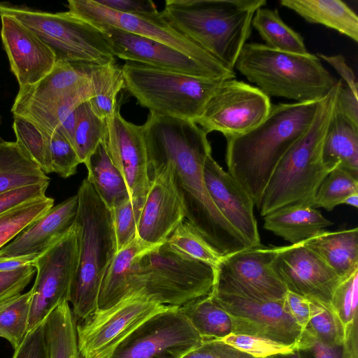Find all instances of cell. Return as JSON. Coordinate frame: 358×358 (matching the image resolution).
<instances>
[{
    "instance_id": "obj_14",
    "label": "cell",
    "mask_w": 358,
    "mask_h": 358,
    "mask_svg": "<svg viewBox=\"0 0 358 358\" xmlns=\"http://www.w3.org/2000/svg\"><path fill=\"white\" fill-rule=\"evenodd\" d=\"M274 247L249 248L222 257L213 292L255 301L283 300L287 292L273 268Z\"/></svg>"
},
{
    "instance_id": "obj_5",
    "label": "cell",
    "mask_w": 358,
    "mask_h": 358,
    "mask_svg": "<svg viewBox=\"0 0 358 358\" xmlns=\"http://www.w3.org/2000/svg\"><path fill=\"white\" fill-rule=\"evenodd\" d=\"M234 69L268 97L296 102L319 101L337 83L317 56L282 52L258 43L245 44Z\"/></svg>"
},
{
    "instance_id": "obj_3",
    "label": "cell",
    "mask_w": 358,
    "mask_h": 358,
    "mask_svg": "<svg viewBox=\"0 0 358 358\" xmlns=\"http://www.w3.org/2000/svg\"><path fill=\"white\" fill-rule=\"evenodd\" d=\"M266 4V0H167L161 13L173 29L234 71L253 16Z\"/></svg>"
},
{
    "instance_id": "obj_41",
    "label": "cell",
    "mask_w": 358,
    "mask_h": 358,
    "mask_svg": "<svg viewBox=\"0 0 358 358\" xmlns=\"http://www.w3.org/2000/svg\"><path fill=\"white\" fill-rule=\"evenodd\" d=\"M16 142L45 173H52L48 140L43 131L30 121L13 116Z\"/></svg>"
},
{
    "instance_id": "obj_21",
    "label": "cell",
    "mask_w": 358,
    "mask_h": 358,
    "mask_svg": "<svg viewBox=\"0 0 358 358\" xmlns=\"http://www.w3.org/2000/svg\"><path fill=\"white\" fill-rule=\"evenodd\" d=\"M115 57L183 74L215 80L222 75L185 54L160 42L120 29L101 28Z\"/></svg>"
},
{
    "instance_id": "obj_8",
    "label": "cell",
    "mask_w": 358,
    "mask_h": 358,
    "mask_svg": "<svg viewBox=\"0 0 358 358\" xmlns=\"http://www.w3.org/2000/svg\"><path fill=\"white\" fill-rule=\"evenodd\" d=\"M124 89L150 112L194 122L224 80L209 79L126 62Z\"/></svg>"
},
{
    "instance_id": "obj_29",
    "label": "cell",
    "mask_w": 358,
    "mask_h": 358,
    "mask_svg": "<svg viewBox=\"0 0 358 358\" xmlns=\"http://www.w3.org/2000/svg\"><path fill=\"white\" fill-rule=\"evenodd\" d=\"M84 164L87 169V180L110 210L130 199L123 176L113 164L102 143Z\"/></svg>"
},
{
    "instance_id": "obj_30",
    "label": "cell",
    "mask_w": 358,
    "mask_h": 358,
    "mask_svg": "<svg viewBox=\"0 0 358 358\" xmlns=\"http://www.w3.org/2000/svg\"><path fill=\"white\" fill-rule=\"evenodd\" d=\"M153 247L136 236L131 243L115 253L101 283L97 309L108 308L127 295V276L133 263L137 257Z\"/></svg>"
},
{
    "instance_id": "obj_49",
    "label": "cell",
    "mask_w": 358,
    "mask_h": 358,
    "mask_svg": "<svg viewBox=\"0 0 358 358\" xmlns=\"http://www.w3.org/2000/svg\"><path fill=\"white\" fill-rule=\"evenodd\" d=\"M182 358H255L221 340H203Z\"/></svg>"
},
{
    "instance_id": "obj_45",
    "label": "cell",
    "mask_w": 358,
    "mask_h": 358,
    "mask_svg": "<svg viewBox=\"0 0 358 358\" xmlns=\"http://www.w3.org/2000/svg\"><path fill=\"white\" fill-rule=\"evenodd\" d=\"M357 303L358 270L341 280L333 294L330 306L345 327L358 317Z\"/></svg>"
},
{
    "instance_id": "obj_55",
    "label": "cell",
    "mask_w": 358,
    "mask_h": 358,
    "mask_svg": "<svg viewBox=\"0 0 358 358\" xmlns=\"http://www.w3.org/2000/svg\"><path fill=\"white\" fill-rule=\"evenodd\" d=\"M317 56L329 64L341 76L345 85L358 97V83L354 71L348 65L341 55H327L317 53Z\"/></svg>"
},
{
    "instance_id": "obj_22",
    "label": "cell",
    "mask_w": 358,
    "mask_h": 358,
    "mask_svg": "<svg viewBox=\"0 0 358 358\" xmlns=\"http://www.w3.org/2000/svg\"><path fill=\"white\" fill-rule=\"evenodd\" d=\"M0 17L3 46L19 88L37 83L54 68L57 62L54 52L14 17L0 15Z\"/></svg>"
},
{
    "instance_id": "obj_47",
    "label": "cell",
    "mask_w": 358,
    "mask_h": 358,
    "mask_svg": "<svg viewBox=\"0 0 358 358\" xmlns=\"http://www.w3.org/2000/svg\"><path fill=\"white\" fill-rule=\"evenodd\" d=\"M294 347L299 358H344L343 345L326 344L307 328L303 329Z\"/></svg>"
},
{
    "instance_id": "obj_43",
    "label": "cell",
    "mask_w": 358,
    "mask_h": 358,
    "mask_svg": "<svg viewBox=\"0 0 358 358\" xmlns=\"http://www.w3.org/2000/svg\"><path fill=\"white\" fill-rule=\"evenodd\" d=\"M43 131L48 140L52 173L64 178L74 175L81 163L72 145L59 129Z\"/></svg>"
},
{
    "instance_id": "obj_16",
    "label": "cell",
    "mask_w": 358,
    "mask_h": 358,
    "mask_svg": "<svg viewBox=\"0 0 358 358\" xmlns=\"http://www.w3.org/2000/svg\"><path fill=\"white\" fill-rule=\"evenodd\" d=\"M203 341L180 308L170 307L137 327L110 358H182Z\"/></svg>"
},
{
    "instance_id": "obj_20",
    "label": "cell",
    "mask_w": 358,
    "mask_h": 358,
    "mask_svg": "<svg viewBox=\"0 0 358 358\" xmlns=\"http://www.w3.org/2000/svg\"><path fill=\"white\" fill-rule=\"evenodd\" d=\"M274 250L273 268L287 291L330 305L341 281L330 266L301 243Z\"/></svg>"
},
{
    "instance_id": "obj_44",
    "label": "cell",
    "mask_w": 358,
    "mask_h": 358,
    "mask_svg": "<svg viewBox=\"0 0 358 358\" xmlns=\"http://www.w3.org/2000/svg\"><path fill=\"white\" fill-rule=\"evenodd\" d=\"M221 341L255 358L287 355L295 350V344L286 345L268 338L245 334L231 333Z\"/></svg>"
},
{
    "instance_id": "obj_13",
    "label": "cell",
    "mask_w": 358,
    "mask_h": 358,
    "mask_svg": "<svg viewBox=\"0 0 358 358\" xmlns=\"http://www.w3.org/2000/svg\"><path fill=\"white\" fill-rule=\"evenodd\" d=\"M80 232L76 220L69 231L33 263L36 276L30 289L27 333L41 324L59 303L69 301L78 264Z\"/></svg>"
},
{
    "instance_id": "obj_53",
    "label": "cell",
    "mask_w": 358,
    "mask_h": 358,
    "mask_svg": "<svg viewBox=\"0 0 358 358\" xmlns=\"http://www.w3.org/2000/svg\"><path fill=\"white\" fill-rule=\"evenodd\" d=\"M283 301L286 310L301 329H304L310 318V300L287 291Z\"/></svg>"
},
{
    "instance_id": "obj_56",
    "label": "cell",
    "mask_w": 358,
    "mask_h": 358,
    "mask_svg": "<svg viewBox=\"0 0 358 358\" xmlns=\"http://www.w3.org/2000/svg\"><path fill=\"white\" fill-rule=\"evenodd\" d=\"M358 317L345 327L343 343L344 358H358Z\"/></svg>"
},
{
    "instance_id": "obj_38",
    "label": "cell",
    "mask_w": 358,
    "mask_h": 358,
    "mask_svg": "<svg viewBox=\"0 0 358 358\" xmlns=\"http://www.w3.org/2000/svg\"><path fill=\"white\" fill-rule=\"evenodd\" d=\"M54 206L46 195L25 202L0 215V249L14 239L25 227Z\"/></svg>"
},
{
    "instance_id": "obj_28",
    "label": "cell",
    "mask_w": 358,
    "mask_h": 358,
    "mask_svg": "<svg viewBox=\"0 0 358 358\" xmlns=\"http://www.w3.org/2000/svg\"><path fill=\"white\" fill-rule=\"evenodd\" d=\"M280 3L309 23L324 25L358 42L357 15L343 1L281 0Z\"/></svg>"
},
{
    "instance_id": "obj_33",
    "label": "cell",
    "mask_w": 358,
    "mask_h": 358,
    "mask_svg": "<svg viewBox=\"0 0 358 358\" xmlns=\"http://www.w3.org/2000/svg\"><path fill=\"white\" fill-rule=\"evenodd\" d=\"M180 309L203 340H221L232 332L230 316L212 293Z\"/></svg>"
},
{
    "instance_id": "obj_52",
    "label": "cell",
    "mask_w": 358,
    "mask_h": 358,
    "mask_svg": "<svg viewBox=\"0 0 358 358\" xmlns=\"http://www.w3.org/2000/svg\"><path fill=\"white\" fill-rule=\"evenodd\" d=\"M97 1L117 12L140 16L153 15L159 13L151 0H99Z\"/></svg>"
},
{
    "instance_id": "obj_40",
    "label": "cell",
    "mask_w": 358,
    "mask_h": 358,
    "mask_svg": "<svg viewBox=\"0 0 358 358\" xmlns=\"http://www.w3.org/2000/svg\"><path fill=\"white\" fill-rule=\"evenodd\" d=\"M357 193L358 178L336 167L327 174L320 185L314 208H323L331 211L342 204L348 196Z\"/></svg>"
},
{
    "instance_id": "obj_51",
    "label": "cell",
    "mask_w": 358,
    "mask_h": 358,
    "mask_svg": "<svg viewBox=\"0 0 358 358\" xmlns=\"http://www.w3.org/2000/svg\"><path fill=\"white\" fill-rule=\"evenodd\" d=\"M13 358H49L43 322L26 334L14 350Z\"/></svg>"
},
{
    "instance_id": "obj_27",
    "label": "cell",
    "mask_w": 358,
    "mask_h": 358,
    "mask_svg": "<svg viewBox=\"0 0 358 358\" xmlns=\"http://www.w3.org/2000/svg\"><path fill=\"white\" fill-rule=\"evenodd\" d=\"M264 217V228L289 242L301 243L332 225L316 208L289 206L279 208Z\"/></svg>"
},
{
    "instance_id": "obj_50",
    "label": "cell",
    "mask_w": 358,
    "mask_h": 358,
    "mask_svg": "<svg viewBox=\"0 0 358 358\" xmlns=\"http://www.w3.org/2000/svg\"><path fill=\"white\" fill-rule=\"evenodd\" d=\"M49 183L31 185L0 194V215L32 199L45 196Z\"/></svg>"
},
{
    "instance_id": "obj_10",
    "label": "cell",
    "mask_w": 358,
    "mask_h": 358,
    "mask_svg": "<svg viewBox=\"0 0 358 358\" xmlns=\"http://www.w3.org/2000/svg\"><path fill=\"white\" fill-rule=\"evenodd\" d=\"M94 65L57 62L37 83L20 87L11 108L13 116L23 117L48 130L93 96L91 78Z\"/></svg>"
},
{
    "instance_id": "obj_9",
    "label": "cell",
    "mask_w": 358,
    "mask_h": 358,
    "mask_svg": "<svg viewBox=\"0 0 358 358\" xmlns=\"http://www.w3.org/2000/svg\"><path fill=\"white\" fill-rule=\"evenodd\" d=\"M0 15L14 17L54 52L57 62L105 65L115 62L106 34L69 11L50 13L0 2Z\"/></svg>"
},
{
    "instance_id": "obj_61",
    "label": "cell",
    "mask_w": 358,
    "mask_h": 358,
    "mask_svg": "<svg viewBox=\"0 0 358 358\" xmlns=\"http://www.w3.org/2000/svg\"><path fill=\"white\" fill-rule=\"evenodd\" d=\"M266 358H277V357L275 355H274V356L268 357Z\"/></svg>"
},
{
    "instance_id": "obj_24",
    "label": "cell",
    "mask_w": 358,
    "mask_h": 358,
    "mask_svg": "<svg viewBox=\"0 0 358 358\" xmlns=\"http://www.w3.org/2000/svg\"><path fill=\"white\" fill-rule=\"evenodd\" d=\"M78 209L77 194L53 206L0 249V257L41 255L69 231Z\"/></svg>"
},
{
    "instance_id": "obj_12",
    "label": "cell",
    "mask_w": 358,
    "mask_h": 358,
    "mask_svg": "<svg viewBox=\"0 0 358 358\" xmlns=\"http://www.w3.org/2000/svg\"><path fill=\"white\" fill-rule=\"evenodd\" d=\"M170 308L131 293L115 305L97 309L77 323L78 349L83 358H110L117 347L152 315Z\"/></svg>"
},
{
    "instance_id": "obj_1",
    "label": "cell",
    "mask_w": 358,
    "mask_h": 358,
    "mask_svg": "<svg viewBox=\"0 0 358 358\" xmlns=\"http://www.w3.org/2000/svg\"><path fill=\"white\" fill-rule=\"evenodd\" d=\"M149 167L170 162L189 222L221 257L252 248L212 201L203 176L211 155L207 134L194 122L150 112L142 125Z\"/></svg>"
},
{
    "instance_id": "obj_58",
    "label": "cell",
    "mask_w": 358,
    "mask_h": 358,
    "mask_svg": "<svg viewBox=\"0 0 358 358\" xmlns=\"http://www.w3.org/2000/svg\"><path fill=\"white\" fill-rule=\"evenodd\" d=\"M342 204H347L355 208L358 207V193L353 194L348 196L343 201Z\"/></svg>"
},
{
    "instance_id": "obj_37",
    "label": "cell",
    "mask_w": 358,
    "mask_h": 358,
    "mask_svg": "<svg viewBox=\"0 0 358 358\" xmlns=\"http://www.w3.org/2000/svg\"><path fill=\"white\" fill-rule=\"evenodd\" d=\"M31 297L29 290L0 302V337L14 350L27 334Z\"/></svg>"
},
{
    "instance_id": "obj_17",
    "label": "cell",
    "mask_w": 358,
    "mask_h": 358,
    "mask_svg": "<svg viewBox=\"0 0 358 358\" xmlns=\"http://www.w3.org/2000/svg\"><path fill=\"white\" fill-rule=\"evenodd\" d=\"M103 141L111 161L122 175L132 203L143 207L151 178L142 125L126 120L118 103L105 120Z\"/></svg>"
},
{
    "instance_id": "obj_19",
    "label": "cell",
    "mask_w": 358,
    "mask_h": 358,
    "mask_svg": "<svg viewBox=\"0 0 358 358\" xmlns=\"http://www.w3.org/2000/svg\"><path fill=\"white\" fill-rule=\"evenodd\" d=\"M217 303L230 316L232 334L268 338L294 345L303 329L286 310L283 300L255 301L214 293Z\"/></svg>"
},
{
    "instance_id": "obj_36",
    "label": "cell",
    "mask_w": 358,
    "mask_h": 358,
    "mask_svg": "<svg viewBox=\"0 0 358 358\" xmlns=\"http://www.w3.org/2000/svg\"><path fill=\"white\" fill-rule=\"evenodd\" d=\"M106 120L92 110L88 101L76 108V122L71 145L80 163L85 164L98 145L103 143Z\"/></svg>"
},
{
    "instance_id": "obj_2",
    "label": "cell",
    "mask_w": 358,
    "mask_h": 358,
    "mask_svg": "<svg viewBox=\"0 0 358 358\" xmlns=\"http://www.w3.org/2000/svg\"><path fill=\"white\" fill-rule=\"evenodd\" d=\"M322 99L271 105L259 124L227 139V172L255 206L280 159L313 123Z\"/></svg>"
},
{
    "instance_id": "obj_35",
    "label": "cell",
    "mask_w": 358,
    "mask_h": 358,
    "mask_svg": "<svg viewBox=\"0 0 358 358\" xmlns=\"http://www.w3.org/2000/svg\"><path fill=\"white\" fill-rule=\"evenodd\" d=\"M91 78L94 92L88 101L93 112L101 119L106 120L117 104V94L124 89L122 68L115 62L94 65Z\"/></svg>"
},
{
    "instance_id": "obj_26",
    "label": "cell",
    "mask_w": 358,
    "mask_h": 358,
    "mask_svg": "<svg viewBox=\"0 0 358 358\" xmlns=\"http://www.w3.org/2000/svg\"><path fill=\"white\" fill-rule=\"evenodd\" d=\"M322 156L330 171L338 167L358 178V125L336 107L324 136Z\"/></svg>"
},
{
    "instance_id": "obj_32",
    "label": "cell",
    "mask_w": 358,
    "mask_h": 358,
    "mask_svg": "<svg viewBox=\"0 0 358 358\" xmlns=\"http://www.w3.org/2000/svg\"><path fill=\"white\" fill-rule=\"evenodd\" d=\"M43 329L49 358H83L78 345L77 321L68 301L50 312Z\"/></svg>"
},
{
    "instance_id": "obj_34",
    "label": "cell",
    "mask_w": 358,
    "mask_h": 358,
    "mask_svg": "<svg viewBox=\"0 0 358 358\" xmlns=\"http://www.w3.org/2000/svg\"><path fill=\"white\" fill-rule=\"evenodd\" d=\"M252 27L272 49L299 55L309 53L302 36L282 21L277 9L259 8L253 16Z\"/></svg>"
},
{
    "instance_id": "obj_18",
    "label": "cell",
    "mask_w": 358,
    "mask_h": 358,
    "mask_svg": "<svg viewBox=\"0 0 358 358\" xmlns=\"http://www.w3.org/2000/svg\"><path fill=\"white\" fill-rule=\"evenodd\" d=\"M151 182L137 226V237L150 246L166 242L186 218L183 198L178 189L171 163L150 167Z\"/></svg>"
},
{
    "instance_id": "obj_7",
    "label": "cell",
    "mask_w": 358,
    "mask_h": 358,
    "mask_svg": "<svg viewBox=\"0 0 358 358\" xmlns=\"http://www.w3.org/2000/svg\"><path fill=\"white\" fill-rule=\"evenodd\" d=\"M214 281L212 266L164 242L136 257L127 276L125 296L139 293L159 304L180 308L211 294Z\"/></svg>"
},
{
    "instance_id": "obj_31",
    "label": "cell",
    "mask_w": 358,
    "mask_h": 358,
    "mask_svg": "<svg viewBox=\"0 0 358 358\" xmlns=\"http://www.w3.org/2000/svg\"><path fill=\"white\" fill-rule=\"evenodd\" d=\"M50 180L16 141L0 145V194L21 187L50 183Z\"/></svg>"
},
{
    "instance_id": "obj_60",
    "label": "cell",
    "mask_w": 358,
    "mask_h": 358,
    "mask_svg": "<svg viewBox=\"0 0 358 358\" xmlns=\"http://www.w3.org/2000/svg\"><path fill=\"white\" fill-rule=\"evenodd\" d=\"M1 123H2V117H1V115H0V126L1 125ZM5 142H6V141L0 136V145L4 143Z\"/></svg>"
},
{
    "instance_id": "obj_11",
    "label": "cell",
    "mask_w": 358,
    "mask_h": 358,
    "mask_svg": "<svg viewBox=\"0 0 358 358\" xmlns=\"http://www.w3.org/2000/svg\"><path fill=\"white\" fill-rule=\"evenodd\" d=\"M69 12L99 29L113 27L150 38L185 54L214 70L226 79L236 77L234 71L221 64L204 49L173 29L161 12L148 16L117 12L96 0H69Z\"/></svg>"
},
{
    "instance_id": "obj_15",
    "label": "cell",
    "mask_w": 358,
    "mask_h": 358,
    "mask_svg": "<svg viewBox=\"0 0 358 358\" xmlns=\"http://www.w3.org/2000/svg\"><path fill=\"white\" fill-rule=\"evenodd\" d=\"M270 97L257 87L235 78L224 80L194 121L207 134L221 132L226 139L243 134L268 115Z\"/></svg>"
},
{
    "instance_id": "obj_4",
    "label": "cell",
    "mask_w": 358,
    "mask_h": 358,
    "mask_svg": "<svg viewBox=\"0 0 358 358\" xmlns=\"http://www.w3.org/2000/svg\"><path fill=\"white\" fill-rule=\"evenodd\" d=\"M338 87L337 80L334 88L321 100L308 129L275 168L256 205L262 217L289 206L314 208L318 187L331 171L323 163L322 152L335 107Z\"/></svg>"
},
{
    "instance_id": "obj_54",
    "label": "cell",
    "mask_w": 358,
    "mask_h": 358,
    "mask_svg": "<svg viewBox=\"0 0 358 358\" xmlns=\"http://www.w3.org/2000/svg\"><path fill=\"white\" fill-rule=\"evenodd\" d=\"M338 87L336 100V108L358 125V97L344 84L342 79L338 80Z\"/></svg>"
},
{
    "instance_id": "obj_48",
    "label": "cell",
    "mask_w": 358,
    "mask_h": 358,
    "mask_svg": "<svg viewBox=\"0 0 358 358\" xmlns=\"http://www.w3.org/2000/svg\"><path fill=\"white\" fill-rule=\"evenodd\" d=\"M36 273L33 265L0 272V302L22 294Z\"/></svg>"
},
{
    "instance_id": "obj_23",
    "label": "cell",
    "mask_w": 358,
    "mask_h": 358,
    "mask_svg": "<svg viewBox=\"0 0 358 358\" xmlns=\"http://www.w3.org/2000/svg\"><path fill=\"white\" fill-rule=\"evenodd\" d=\"M203 176L209 195L222 215L252 248L261 246L255 204L250 195L212 155L205 161Z\"/></svg>"
},
{
    "instance_id": "obj_46",
    "label": "cell",
    "mask_w": 358,
    "mask_h": 358,
    "mask_svg": "<svg viewBox=\"0 0 358 358\" xmlns=\"http://www.w3.org/2000/svg\"><path fill=\"white\" fill-rule=\"evenodd\" d=\"M142 207L127 199L111 210L113 225L116 240L117 252L129 243L137 234V226Z\"/></svg>"
},
{
    "instance_id": "obj_6",
    "label": "cell",
    "mask_w": 358,
    "mask_h": 358,
    "mask_svg": "<svg viewBox=\"0 0 358 358\" xmlns=\"http://www.w3.org/2000/svg\"><path fill=\"white\" fill-rule=\"evenodd\" d=\"M80 226L79 258L69 298L77 321L85 320L97 310L104 273L117 252L111 211L89 181L83 180L76 194Z\"/></svg>"
},
{
    "instance_id": "obj_57",
    "label": "cell",
    "mask_w": 358,
    "mask_h": 358,
    "mask_svg": "<svg viewBox=\"0 0 358 358\" xmlns=\"http://www.w3.org/2000/svg\"><path fill=\"white\" fill-rule=\"evenodd\" d=\"M39 255H31L18 257H0V272L13 271L32 265Z\"/></svg>"
},
{
    "instance_id": "obj_39",
    "label": "cell",
    "mask_w": 358,
    "mask_h": 358,
    "mask_svg": "<svg viewBox=\"0 0 358 358\" xmlns=\"http://www.w3.org/2000/svg\"><path fill=\"white\" fill-rule=\"evenodd\" d=\"M166 242L173 249L208 264L213 268L222 258L187 221L181 222Z\"/></svg>"
},
{
    "instance_id": "obj_25",
    "label": "cell",
    "mask_w": 358,
    "mask_h": 358,
    "mask_svg": "<svg viewBox=\"0 0 358 358\" xmlns=\"http://www.w3.org/2000/svg\"><path fill=\"white\" fill-rule=\"evenodd\" d=\"M314 252L343 280L358 270L357 227L322 230L301 243Z\"/></svg>"
},
{
    "instance_id": "obj_59",
    "label": "cell",
    "mask_w": 358,
    "mask_h": 358,
    "mask_svg": "<svg viewBox=\"0 0 358 358\" xmlns=\"http://www.w3.org/2000/svg\"><path fill=\"white\" fill-rule=\"evenodd\" d=\"M277 358H299L298 352L294 350L292 353L287 355H275Z\"/></svg>"
},
{
    "instance_id": "obj_42",
    "label": "cell",
    "mask_w": 358,
    "mask_h": 358,
    "mask_svg": "<svg viewBox=\"0 0 358 358\" xmlns=\"http://www.w3.org/2000/svg\"><path fill=\"white\" fill-rule=\"evenodd\" d=\"M310 318L306 328L326 344L343 345L345 327L331 306L310 300Z\"/></svg>"
}]
</instances>
